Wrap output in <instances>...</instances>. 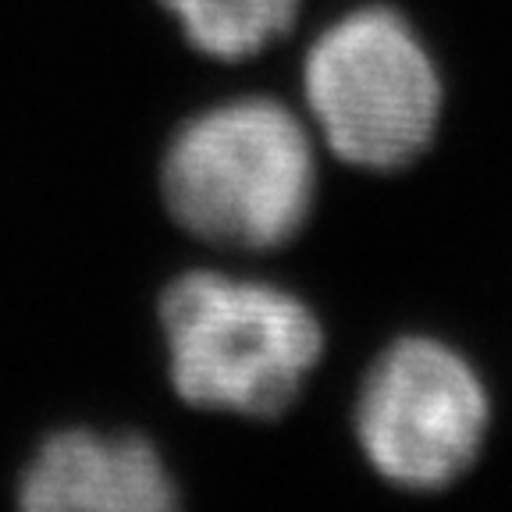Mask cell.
Instances as JSON below:
<instances>
[{
    "instance_id": "cell-1",
    "label": "cell",
    "mask_w": 512,
    "mask_h": 512,
    "mask_svg": "<svg viewBox=\"0 0 512 512\" xmlns=\"http://www.w3.org/2000/svg\"><path fill=\"white\" fill-rule=\"evenodd\" d=\"M164 200L185 232L264 253L306 228L317 157L303 121L278 100L246 96L196 114L164 157Z\"/></svg>"
},
{
    "instance_id": "cell-2",
    "label": "cell",
    "mask_w": 512,
    "mask_h": 512,
    "mask_svg": "<svg viewBox=\"0 0 512 512\" xmlns=\"http://www.w3.org/2000/svg\"><path fill=\"white\" fill-rule=\"evenodd\" d=\"M171 381L189 406L281 416L324 356L317 313L285 288L192 271L160 299Z\"/></svg>"
},
{
    "instance_id": "cell-3",
    "label": "cell",
    "mask_w": 512,
    "mask_h": 512,
    "mask_svg": "<svg viewBox=\"0 0 512 512\" xmlns=\"http://www.w3.org/2000/svg\"><path fill=\"white\" fill-rule=\"evenodd\" d=\"M303 89L331 153L363 171H402L424 157L445 107L427 43L384 4L349 11L320 32Z\"/></svg>"
},
{
    "instance_id": "cell-4",
    "label": "cell",
    "mask_w": 512,
    "mask_h": 512,
    "mask_svg": "<svg viewBox=\"0 0 512 512\" xmlns=\"http://www.w3.org/2000/svg\"><path fill=\"white\" fill-rule=\"evenodd\" d=\"M352 424L377 477L406 491H441L480 459L491 399L466 356L413 335L367 367Z\"/></svg>"
},
{
    "instance_id": "cell-5",
    "label": "cell",
    "mask_w": 512,
    "mask_h": 512,
    "mask_svg": "<svg viewBox=\"0 0 512 512\" xmlns=\"http://www.w3.org/2000/svg\"><path fill=\"white\" fill-rule=\"evenodd\" d=\"M18 502L32 512H164L175 480L143 438L54 434L22 477Z\"/></svg>"
},
{
    "instance_id": "cell-6",
    "label": "cell",
    "mask_w": 512,
    "mask_h": 512,
    "mask_svg": "<svg viewBox=\"0 0 512 512\" xmlns=\"http://www.w3.org/2000/svg\"><path fill=\"white\" fill-rule=\"evenodd\" d=\"M185 40L217 61L256 57L278 43L299 18L303 0H160Z\"/></svg>"
}]
</instances>
